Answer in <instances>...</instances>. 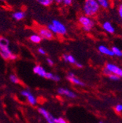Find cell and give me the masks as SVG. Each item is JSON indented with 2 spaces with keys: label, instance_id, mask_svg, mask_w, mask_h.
Instances as JSON below:
<instances>
[{
  "label": "cell",
  "instance_id": "cell-4",
  "mask_svg": "<svg viewBox=\"0 0 122 123\" xmlns=\"http://www.w3.org/2000/svg\"><path fill=\"white\" fill-rule=\"evenodd\" d=\"M0 55L5 60H16L17 59V56L12 53L8 45H0Z\"/></svg>",
  "mask_w": 122,
  "mask_h": 123
},
{
  "label": "cell",
  "instance_id": "cell-11",
  "mask_svg": "<svg viewBox=\"0 0 122 123\" xmlns=\"http://www.w3.org/2000/svg\"><path fill=\"white\" fill-rule=\"evenodd\" d=\"M98 50H99V51L101 54H105V55H107V56H115L114 54H113V51H112V49H108L106 45H100L99 46V47H98Z\"/></svg>",
  "mask_w": 122,
  "mask_h": 123
},
{
  "label": "cell",
  "instance_id": "cell-23",
  "mask_svg": "<svg viewBox=\"0 0 122 123\" xmlns=\"http://www.w3.org/2000/svg\"><path fill=\"white\" fill-rule=\"evenodd\" d=\"M115 109L117 112H121L122 111V104H118L116 106Z\"/></svg>",
  "mask_w": 122,
  "mask_h": 123
},
{
  "label": "cell",
  "instance_id": "cell-9",
  "mask_svg": "<svg viewBox=\"0 0 122 123\" xmlns=\"http://www.w3.org/2000/svg\"><path fill=\"white\" fill-rule=\"evenodd\" d=\"M58 93L60 95H64V96L70 98H75L76 97L75 93H74L73 92H72L67 89H64V88H59L58 89Z\"/></svg>",
  "mask_w": 122,
  "mask_h": 123
},
{
  "label": "cell",
  "instance_id": "cell-14",
  "mask_svg": "<svg viewBox=\"0 0 122 123\" xmlns=\"http://www.w3.org/2000/svg\"><path fill=\"white\" fill-rule=\"evenodd\" d=\"M25 17H26V13H25V12H23L22 10L16 11L12 13V18L16 21H21Z\"/></svg>",
  "mask_w": 122,
  "mask_h": 123
},
{
  "label": "cell",
  "instance_id": "cell-12",
  "mask_svg": "<svg viewBox=\"0 0 122 123\" xmlns=\"http://www.w3.org/2000/svg\"><path fill=\"white\" fill-rule=\"evenodd\" d=\"M102 29L106 32H108L109 34H113V33H115V31H116L114 26L109 21H105L102 24Z\"/></svg>",
  "mask_w": 122,
  "mask_h": 123
},
{
  "label": "cell",
  "instance_id": "cell-10",
  "mask_svg": "<svg viewBox=\"0 0 122 123\" xmlns=\"http://www.w3.org/2000/svg\"><path fill=\"white\" fill-rule=\"evenodd\" d=\"M67 79L72 84H76V85H78V86H85V84L81 81V80H79L78 79H77L75 77V74L72 73H68V76H67Z\"/></svg>",
  "mask_w": 122,
  "mask_h": 123
},
{
  "label": "cell",
  "instance_id": "cell-15",
  "mask_svg": "<svg viewBox=\"0 0 122 123\" xmlns=\"http://www.w3.org/2000/svg\"><path fill=\"white\" fill-rule=\"evenodd\" d=\"M63 59L66 62H69L70 64L75 65L77 63V61L75 59V57L70 54H64L63 55Z\"/></svg>",
  "mask_w": 122,
  "mask_h": 123
},
{
  "label": "cell",
  "instance_id": "cell-13",
  "mask_svg": "<svg viewBox=\"0 0 122 123\" xmlns=\"http://www.w3.org/2000/svg\"><path fill=\"white\" fill-rule=\"evenodd\" d=\"M33 71L35 74L41 76V77H44L45 78V76H46V74L48 72L45 71V70L40 65H36L35 67H34L33 68Z\"/></svg>",
  "mask_w": 122,
  "mask_h": 123
},
{
  "label": "cell",
  "instance_id": "cell-21",
  "mask_svg": "<svg viewBox=\"0 0 122 123\" xmlns=\"http://www.w3.org/2000/svg\"><path fill=\"white\" fill-rule=\"evenodd\" d=\"M10 81H11L12 83H14V84H18V81H19V80H18V79L17 75H14V74H12V75H10Z\"/></svg>",
  "mask_w": 122,
  "mask_h": 123
},
{
  "label": "cell",
  "instance_id": "cell-3",
  "mask_svg": "<svg viewBox=\"0 0 122 123\" xmlns=\"http://www.w3.org/2000/svg\"><path fill=\"white\" fill-rule=\"evenodd\" d=\"M79 24L82 26V29L86 32H90L92 30L94 26V21L91 18V17H88L86 15H81L78 18Z\"/></svg>",
  "mask_w": 122,
  "mask_h": 123
},
{
  "label": "cell",
  "instance_id": "cell-20",
  "mask_svg": "<svg viewBox=\"0 0 122 123\" xmlns=\"http://www.w3.org/2000/svg\"><path fill=\"white\" fill-rule=\"evenodd\" d=\"M97 2L99 4L100 7L102 8H108L109 7L108 0H97Z\"/></svg>",
  "mask_w": 122,
  "mask_h": 123
},
{
  "label": "cell",
  "instance_id": "cell-32",
  "mask_svg": "<svg viewBox=\"0 0 122 123\" xmlns=\"http://www.w3.org/2000/svg\"><path fill=\"white\" fill-rule=\"evenodd\" d=\"M1 1H2V2H3V1H5V0H1Z\"/></svg>",
  "mask_w": 122,
  "mask_h": 123
},
{
  "label": "cell",
  "instance_id": "cell-29",
  "mask_svg": "<svg viewBox=\"0 0 122 123\" xmlns=\"http://www.w3.org/2000/svg\"><path fill=\"white\" fill-rule=\"evenodd\" d=\"M63 1H64V0H54V2H56L58 5H60V4L63 3Z\"/></svg>",
  "mask_w": 122,
  "mask_h": 123
},
{
  "label": "cell",
  "instance_id": "cell-22",
  "mask_svg": "<svg viewBox=\"0 0 122 123\" xmlns=\"http://www.w3.org/2000/svg\"><path fill=\"white\" fill-rule=\"evenodd\" d=\"M108 77H109L110 79H111L113 81H118L120 79V78H121V77H119L118 75H115V74H110V75H108Z\"/></svg>",
  "mask_w": 122,
  "mask_h": 123
},
{
  "label": "cell",
  "instance_id": "cell-31",
  "mask_svg": "<svg viewBox=\"0 0 122 123\" xmlns=\"http://www.w3.org/2000/svg\"><path fill=\"white\" fill-rule=\"evenodd\" d=\"M99 123H103V122H99Z\"/></svg>",
  "mask_w": 122,
  "mask_h": 123
},
{
  "label": "cell",
  "instance_id": "cell-19",
  "mask_svg": "<svg viewBox=\"0 0 122 123\" xmlns=\"http://www.w3.org/2000/svg\"><path fill=\"white\" fill-rule=\"evenodd\" d=\"M112 51H113V54L115 56H118V57H121L122 56V51L121 49H119L116 46H113L112 47Z\"/></svg>",
  "mask_w": 122,
  "mask_h": 123
},
{
  "label": "cell",
  "instance_id": "cell-5",
  "mask_svg": "<svg viewBox=\"0 0 122 123\" xmlns=\"http://www.w3.org/2000/svg\"><path fill=\"white\" fill-rule=\"evenodd\" d=\"M39 113L43 116V117L46 119L48 123H58V119L55 118L51 114H50L46 109L44 108H39Z\"/></svg>",
  "mask_w": 122,
  "mask_h": 123
},
{
  "label": "cell",
  "instance_id": "cell-1",
  "mask_svg": "<svg viewBox=\"0 0 122 123\" xmlns=\"http://www.w3.org/2000/svg\"><path fill=\"white\" fill-rule=\"evenodd\" d=\"M100 5L97 0H85L83 11L84 15L88 17H94L99 12Z\"/></svg>",
  "mask_w": 122,
  "mask_h": 123
},
{
  "label": "cell",
  "instance_id": "cell-7",
  "mask_svg": "<svg viewBox=\"0 0 122 123\" xmlns=\"http://www.w3.org/2000/svg\"><path fill=\"white\" fill-rule=\"evenodd\" d=\"M105 69L108 70L111 74H115L122 78V69L113 63H107Z\"/></svg>",
  "mask_w": 122,
  "mask_h": 123
},
{
  "label": "cell",
  "instance_id": "cell-30",
  "mask_svg": "<svg viewBox=\"0 0 122 123\" xmlns=\"http://www.w3.org/2000/svg\"><path fill=\"white\" fill-rule=\"evenodd\" d=\"M75 65H76V66H77L78 68H80L83 67V65H82V64H81V63H79V62H77V63H76V64H75Z\"/></svg>",
  "mask_w": 122,
  "mask_h": 123
},
{
  "label": "cell",
  "instance_id": "cell-18",
  "mask_svg": "<svg viewBox=\"0 0 122 123\" xmlns=\"http://www.w3.org/2000/svg\"><path fill=\"white\" fill-rule=\"evenodd\" d=\"M37 2L42 6L48 7L54 2V0H37Z\"/></svg>",
  "mask_w": 122,
  "mask_h": 123
},
{
  "label": "cell",
  "instance_id": "cell-25",
  "mask_svg": "<svg viewBox=\"0 0 122 123\" xmlns=\"http://www.w3.org/2000/svg\"><path fill=\"white\" fill-rule=\"evenodd\" d=\"M37 51H38V53H39L40 54H41V55H45V54H46V51H45L42 48L38 49Z\"/></svg>",
  "mask_w": 122,
  "mask_h": 123
},
{
  "label": "cell",
  "instance_id": "cell-24",
  "mask_svg": "<svg viewBox=\"0 0 122 123\" xmlns=\"http://www.w3.org/2000/svg\"><path fill=\"white\" fill-rule=\"evenodd\" d=\"M72 1H73V0H64V1H63V4L64 5L69 6V5H70L72 3Z\"/></svg>",
  "mask_w": 122,
  "mask_h": 123
},
{
  "label": "cell",
  "instance_id": "cell-8",
  "mask_svg": "<svg viewBox=\"0 0 122 123\" xmlns=\"http://www.w3.org/2000/svg\"><path fill=\"white\" fill-rule=\"evenodd\" d=\"M21 95L23 96H24L26 98L27 101L31 105H35L37 104V99H36V98L29 90H23L21 92Z\"/></svg>",
  "mask_w": 122,
  "mask_h": 123
},
{
  "label": "cell",
  "instance_id": "cell-2",
  "mask_svg": "<svg viewBox=\"0 0 122 123\" xmlns=\"http://www.w3.org/2000/svg\"><path fill=\"white\" fill-rule=\"evenodd\" d=\"M53 34L59 35H65L67 32V29L66 26L58 20H53L51 24L47 26Z\"/></svg>",
  "mask_w": 122,
  "mask_h": 123
},
{
  "label": "cell",
  "instance_id": "cell-28",
  "mask_svg": "<svg viewBox=\"0 0 122 123\" xmlns=\"http://www.w3.org/2000/svg\"><path fill=\"white\" fill-rule=\"evenodd\" d=\"M46 61H47V62H48V64L49 65H53V61L51 59L48 58V59H46Z\"/></svg>",
  "mask_w": 122,
  "mask_h": 123
},
{
  "label": "cell",
  "instance_id": "cell-16",
  "mask_svg": "<svg viewBox=\"0 0 122 123\" xmlns=\"http://www.w3.org/2000/svg\"><path fill=\"white\" fill-rule=\"evenodd\" d=\"M29 40L33 43L38 44L42 41V38L40 37V35L39 34H32L31 36L29 37Z\"/></svg>",
  "mask_w": 122,
  "mask_h": 123
},
{
  "label": "cell",
  "instance_id": "cell-6",
  "mask_svg": "<svg viewBox=\"0 0 122 123\" xmlns=\"http://www.w3.org/2000/svg\"><path fill=\"white\" fill-rule=\"evenodd\" d=\"M38 34L44 40H51L53 37V33L48 27H43L39 29Z\"/></svg>",
  "mask_w": 122,
  "mask_h": 123
},
{
  "label": "cell",
  "instance_id": "cell-26",
  "mask_svg": "<svg viewBox=\"0 0 122 123\" xmlns=\"http://www.w3.org/2000/svg\"><path fill=\"white\" fill-rule=\"evenodd\" d=\"M118 14H119L120 18L122 19V4L119 5V7H118Z\"/></svg>",
  "mask_w": 122,
  "mask_h": 123
},
{
  "label": "cell",
  "instance_id": "cell-27",
  "mask_svg": "<svg viewBox=\"0 0 122 123\" xmlns=\"http://www.w3.org/2000/svg\"><path fill=\"white\" fill-rule=\"evenodd\" d=\"M58 123H67L66 122L65 119H64L63 118H58Z\"/></svg>",
  "mask_w": 122,
  "mask_h": 123
},
{
  "label": "cell",
  "instance_id": "cell-17",
  "mask_svg": "<svg viewBox=\"0 0 122 123\" xmlns=\"http://www.w3.org/2000/svg\"><path fill=\"white\" fill-rule=\"evenodd\" d=\"M45 78L48 79H51V80H53L54 81H58L60 80V78L59 76L57 75H55L52 73H47L46 74V76H45Z\"/></svg>",
  "mask_w": 122,
  "mask_h": 123
}]
</instances>
